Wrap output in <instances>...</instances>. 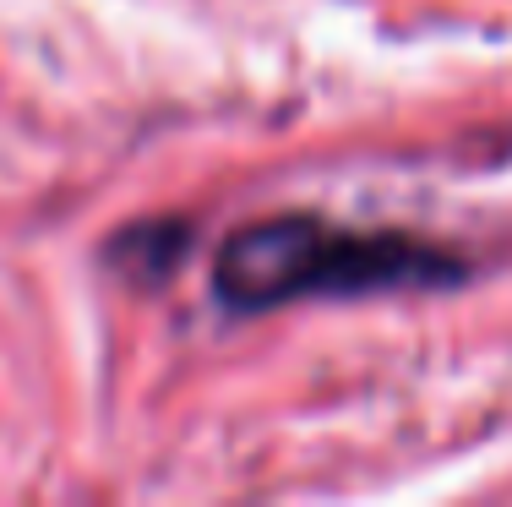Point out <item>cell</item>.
Listing matches in <instances>:
<instances>
[{
	"mask_svg": "<svg viewBox=\"0 0 512 507\" xmlns=\"http://www.w3.org/2000/svg\"><path fill=\"white\" fill-rule=\"evenodd\" d=\"M469 279V262L409 235H360L311 213H273L224 235L213 289L229 311H273L316 295H393Z\"/></svg>",
	"mask_w": 512,
	"mask_h": 507,
	"instance_id": "obj_1",
	"label": "cell"
},
{
	"mask_svg": "<svg viewBox=\"0 0 512 507\" xmlns=\"http://www.w3.org/2000/svg\"><path fill=\"white\" fill-rule=\"evenodd\" d=\"M191 257V224L186 219H142V224H126L109 235L104 246V262L120 273V279L153 289V284H169Z\"/></svg>",
	"mask_w": 512,
	"mask_h": 507,
	"instance_id": "obj_2",
	"label": "cell"
}]
</instances>
